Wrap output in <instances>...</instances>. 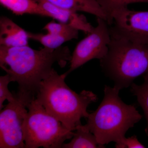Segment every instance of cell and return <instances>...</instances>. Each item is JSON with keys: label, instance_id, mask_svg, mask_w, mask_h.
I'll list each match as a JSON object with an SVG mask.
<instances>
[{"label": "cell", "instance_id": "cell-7", "mask_svg": "<svg viewBox=\"0 0 148 148\" xmlns=\"http://www.w3.org/2000/svg\"><path fill=\"white\" fill-rule=\"evenodd\" d=\"M97 26L77 44L72 54L70 73L93 59L101 60L107 55L111 40L110 25L106 20L97 18Z\"/></svg>", "mask_w": 148, "mask_h": 148}, {"label": "cell", "instance_id": "cell-4", "mask_svg": "<svg viewBox=\"0 0 148 148\" xmlns=\"http://www.w3.org/2000/svg\"><path fill=\"white\" fill-rule=\"evenodd\" d=\"M106 56L100 60L102 71L120 90L131 86L148 72V44L112 38Z\"/></svg>", "mask_w": 148, "mask_h": 148}, {"label": "cell", "instance_id": "cell-5", "mask_svg": "<svg viewBox=\"0 0 148 148\" xmlns=\"http://www.w3.org/2000/svg\"><path fill=\"white\" fill-rule=\"evenodd\" d=\"M23 125L25 148H62L64 142L74 133L48 112L36 99L28 107Z\"/></svg>", "mask_w": 148, "mask_h": 148}, {"label": "cell", "instance_id": "cell-16", "mask_svg": "<svg viewBox=\"0 0 148 148\" xmlns=\"http://www.w3.org/2000/svg\"><path fill=\"white\" fill-rule=\"evenodd\" d=\"M104 10L111 18V14L118 9L127 7L130 4L135 3H148V0H96Z\"/></svg>", "mask_w": 148, "mask_h": 148}, {"label": "cell", "instance_id": "cell-15", "mask_svg": "<svg viewBox=\"0 0 148 148\" xmlns=\"http://www.w3.org/2000/svg\"><path fill=\"white\" fill-rule=\"evenodd\" d=\"M144 82L141 85L132 84L131 91L137 98L139 105L143 109L147 121L145 132L148 136V72L144 75Z\"/></svg>", "mask_w": 148, "mask_h": 148}, {"label": "cell", "instance_id": "cell-17", "mask_svg": "<svg viewBox=\"0 0 148 148\" xmlns=\"http://www.w3.org/2000/svg\"><path fill=\"white\" fill-rule=\"evenodd\" d=\"M10 76L7 74L4 76L0 77V110L5 107L3 103L5 100L8 102H12L15 100L14 94H12L9 90L8 86L11 82Z\"/></svg>", "mask_w": 148, "mask_h": 148}, {"label": "cell", "instance_id": "cell-9", "mask_svg": "<svg viewBox=\"0 0 148 148\" xmlns=\"http://www.w3.org/2000/svg\"><path fill=\"white\" fill-rule=\"evenodd\" d=\"M48 14L49 17L56 19L86 34L92 32L94 27L88 21L85 16L76 12L68 10L55 5L47 0H34Z\"/></svg>", "mask_w": 148, "mask_h": 148}, {"label": "cell", "instance_id": "cell-11", "mask_svg": "<svg viewBox=\"0 0 148 148\" xmlns=\"http://www.w3.org/2000/svg\"><path fill=\"white\" fill-rule=\"evenodd\" d=\"M55 5L73 11L84 12L93 14L97 18L106 20L109 25L112 24L110 16L96 0H47Z\"/></svg>", "mask_w": 148, "mask_h": 148}, {"label": "cell", "instance_id": "cell-8", "mask_svg": "<svg viewBox=\"0 0 148 148\" xmlns=\"http://www.w3.org/2000/svg\"><path fill=\"white\" fill-rule=\"evenodd\" d=\"M111 37L132 42L148 44V11L118 9L111 14Z\"/></svg>", "mask_w": 148, "mask_h": 148}, {"label": "cell", "instance_id": "cell-3", "mask_svg": "<svg viewBox=\"0 0 148 148\" xmlns=\"http://www.w3.org/2000/svg\"><path fill=\"white\" fill-rule=\"evenodd\" d=\"M120 90L105 86L103 101L87 118L86 125L102 145L112 142L116 143L115 147L119 145L126 132L143 117L135 105H127L122 101Z\"/></svg>", "mask_w": 148, "mask_h": 148}, {"label": "cell", "instance_id": "cell-13", "mask_svg": "<svg viewBox=\"0 0 148 148\" xmlns=\"http://www.w3.org/2000/svg\"><path fill=\"white\" fill-rule=\"evenodd\" d=\"M105 147V146L98 143L96 137L90 132L86 125L82 124L77 127L71 142L67 144L64 143L62 147L64 148Z\"/></svg>", "mask_w": 148, "mask_h": 148}, {"label": "cell", "instance_id": "cell-1", "mask_svg": "<svg viewBox=\"0 0 148 148\" xmlns=\"http://www.w3.org/2000/svg\"><path fill=\"white\" fill-rule=\"evenodd\" d=\"M72 54L67 46L56 49L44 47L40 50L29 45L16 47L0 46V66L16 82L18 88L36 95L41 82L50 75L56 62L61 68L71 61Z\"/></svg>", "mask_w": 148, "mask_h": 148}, {"label": "cell", "instance_id": "cell-2", "mask_svg": "<svg viewBox=\"0 0 148 148\" xmlns=\"http://www.w3.org/2000/svg\"><path fill=\"white\" fill-rule=\"evenodd\" d=\"M67 76L65 73L58 75L53 69L40 84L36 99L48 112L73 131L81 124L82 118H87V108L96 102L98 97L89 90L77 93L72 90L65 82Z\"/></svg>", "mask_w": 148, "mask_h": 148}, {"label": "cell", "instance_id": "cell-12", "mask_svg": "<svg viewBox=\"0 0 148 148\" xmlns=\"http://www.w3.org/2000/svg\"><path fill=\"white\" fill-rule=\"evenodd\" d=\"M78 30L74 29L72 31L65 33H53L45 34H34L27 32L29 39L36 41L41 44L44 47L56 49L60 47L63 44L73 39L78 38Z\"/></svg>", "mask_w": 148, "mask_h": 148}, {"label": "cell", "instance_id": "cell-18", "mask_svg": "<svg viewBox=\"0 0 148 148\" xmlns=\"http://www.w3.org/2000/svg\"><path fill=\"white\" fill-rule=\"evenodd\" d=\"M116 148H144V145L138 141L137 137L135 135L128 138H125L122 142L118 145L116 146Z\"/></svg>", "mask_w": 148, "mask_h": 148}, {"label": "cell", "instance_id": "cell-14", "mask_svg": "<svg viewBox=\"0 0 148 148\" xmlns=\"http://www.w3.org/2000/svg\"><path fill=\"white\" fill-rule=\"evenodd\" d=\"M1 5L16 15L36 14L49 17L34 0H0Z\"/></svg>", "mask_w": 148, "mask_h": 148}, {"label": "cell", "instance_id": "cell-6", "mask_svg": "<svg viewBox=\"0 0 148 148\" xmlns=\"http://www.w3.org/2000/svg\"><path fill=\"white\" fill-rule=\"evenodd\" d=\"M15 100L0 113V148H25L23 125L30 103L36 98L31 91L18 88Z\"/></svg>", "mask_w": 148, "mask_h": 148}, {"label": "cell", "instance_id": "cell-10", "mask_svg": "<svg viewBox=\"0 0 148 148\" xmlns=\"http://www.w3.org/2000/svg\"><path fill=\"white\" fill-rule=\"evenodd\" d=\"M28 33L5 16L0 18V45L7 47L29 45Z\"/></svg>", "mask_w": 148, "mask_h": 148}]
</instances>
